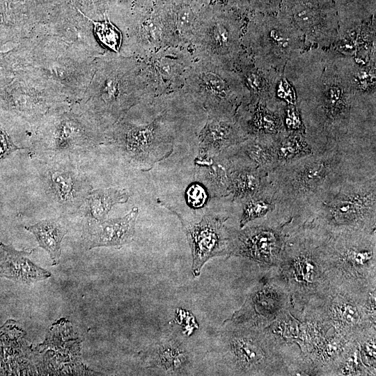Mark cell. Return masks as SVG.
I'll return each mask as SVG.
<instances>
[{
  "label": "cell",
  "mask_w": 376,
  "mask_h": 376,
  "mask_svg": "<svg viewBox=\"0 0 376 376\" xmlns=\"http://www.w3.org/2000/svg\"><path fill=\"white\" fill-rule=\"evenodd\" d=\"M352 56L311 47L290 58L283 72L313 150L375 148V70Z\"/></svg>",
  "instance_id": "obj_1"
},
{
  "label": "cell",
  "mask_w": 376,
  "mask_h": 376,
  "mask_svg": "<svg viewBox=\"0 0 376 376\" xmlns=\"http://www.w3.org/2000/svg\"><path fill=\"white\" fill-rule=\"evenodd\" d=\"M375 152V148L334 147L280 164L268 175L276 204L272 213L293 232L346 182L376 174Z\"/></svg>",
  "instance_id": "obj_2"
},
{
  "label": "cell",
  "mask_w": 376,
  "mask_h": 376,
  "mask_svg": "<svg viewBox=\"0 0 376 376\" xmlns=\"http://www.w3.org/2000/svg\"><path fill=\"white\" fill-rule=\"evenodd\" d=\"M147 121L139 123L127 114L106 130L104 138L119 148L126 159L141 171L150 170L167 158L174 141L189 116L203 107L182 89L148 97Z\"/></svg>",
  "instance_id": "obj_3"
},
{
  "label": "cell",
  "mask_w": 376,
  "mask_h": 376,
  "mask_svg": "<svg viewBox=\"0 0 376 376\" xmlns=\"http://www.w3.org/2000/svg\"><path fill=\"white\" fill-rule=\"evenodd\" d=\"M5 54L13 72H24L42 81L70 104L77 103L84 95L98 57L35 30Z\"/></svg>",
  "instance_id": "obj_4"
},
{
  "label": "cell",
  "mask_w": 376,
  "mask_h": 376,
  "mask_svg": "<svg viewBox=\"0 0 376 376\" xmlns=\"http://www.w3.org/2000/svg\"><path fill=\"white\" fill-rule=\"evenodd\" d=\"M151 96L140 61L107 52L97 58L94 75L77 105L105 131Z\"/></svg>",
  "instance_id": "obj_5"
},
{
  "label": "cell",
  "mask_w": 376,
  "mask_h": 376,
  "mask_svg": "<svg viewBox=\"0 0 376 376\" xmlns=\"http://www.w3.org/2000/svg\"><path fill=\"white\" fill-rule=\"evenodd\" d=\"M327 234L305 224L288 235L278 268L299 320L318 309L328 296L325 242Z\"/></svg>",
  "instance_id": "obj_6"
},
{
  "label": "cell",
  "mask_w": 376,
  "mask_h": 376,
  "mask_svg": "<svg viewBox=\"0 0 376 376\" xmlns=\"http://www.w3.org/2000/svg\"><path fill=\"white\" fill-rule=\"evenodd\" d=\"M219 345L223 366L235 375H288L290 360L301 352L297 344L281 342L266 328L230 320Z\"/></svg>",
  "instance_id": "obj_7"
},
{
  "label": "cell",
  "mask_w": 376,
  "mask_h": 376,
  "mask_svg": "<svg viewBox=\"0 0 376 376\" xmlns=\"http://www.w3.org/2000/svg\"><path fill=\"white\" fill-rule=\"evenodd\" d=\"M328 235L376 230V174L346 182L306 223Z\"/></svg>",
  "instance_id": "obj_8"
},
{
  "label": "cell",
  "mask_w": 376,
  "mask_h": 376,
  "mask_svg": "<svg viewBox=\"0 0 376 376\" xmlns=\"http://www.w3.org/2000/svg\"><path fill=\"white\" fill-rule=\"evenodd\" d=\"M182 90L203 107L207 115L235 116L249 101L250 94L232 68L203 59H194Z\"/></svg>",
  "instance_id": "obj_9"
},
{
  "label": "cell",
  "mask_w": 376,
  "mask_h": 376,
  "mask_svg": "<svg viewBox=\"0 0 376 376\" xmlns=\"http://www.w3.org/2000/svg\"><path fill=\"white\" fill-rule=\"evenodd\" d=\"M325 254L331 285L376 284V230L327 235Z\"/></svg>",
  "instance_id": "obj_10"
},
{
  "label": "cell",
  "mask_w": 376,
  "mask_h": 376,
  "mask_svg": "<svg viewBox=\"0 0 376 376\" xmlns=\"http://www.w3.org/2000/svg\"><path fill=\"white\" fill-rule=\"evenodd\" d=\"M242 46L257 68L281 73L290 58L306 49L303 38L289 24L266 15L249 19Z\"/></svg>",
  "instance_id": "obj_11"
},
{
  "label": "cell",
  "mask_w": 376,
  "mask_h": 376,
  "mask_svg": "<svg viewBox=\"0 0 376 376\" xmlns=\"http://www.w3.org/2000/svg\"><path fill=\"white\" fill-rule=\"evenodd\" d=\"M243 21L230 11L213 6L201 9L189 46L194 59H203L234 69L244 52Z\"/></svg>",
  "instance_id": "obj_12"
},
{
  "label": "cell",
  "mask_w": 376,
  "mask_h": 376,
  "mask_svg": "<svg viewBox=\"0 0 376 376\" xmlns=\"http://www.w3.org/2000/svg\"><path fill=\"white\" fill-rule=\"evenodd\" d=\"M331 285L322 305L313 313L327 321L334 330L349 340H357L370 327H376V315L366 306L371 287Z\"/></svg>",
  "instance_id": "obj_13"
},
{
  "label": "cell",
  "mask_w": 376,
  "mask_h": 376,
  "mask_svg": "<svg viewBox=\"0 0 376 376\" xmlns=\"http://www.w3.org/2000/svg\"><path fill=\"white\" fill-rule=\"evenodd\" d=\"M70 104L47 84L24 72H14L11 79L0 88V109L31 123Z\"/></svg>",
  "instance_id": "obj_14"
},
{
  "label": "cell",
  "mask_w": 376,
  "mask_h": 376,
  "mask_svg": "<svg viewBox=\"0 0 376 376\" xmlns=\"http://www.w3.org/2000/svg\"><path fill=\"white\" fill-rule=\"evenodd\" d=\"M278 17L300 35L306 48H331L338 40V17L328 0H285Z\"/></svg>",
  "instance_id": "obj_15"
},
{
  "label": "cell",
  "mask_w": 376,
  "mask_h": 376,
  "mask_svg": "<svg viewBox=\"0 0 376 376\" xmlns=\"http://www.w3.org/2000/svg\"><path fill=\"white\" fill-rule=\"evenodd\" d=\"M287 226L270 212L236 229L230 256L248 258L264 270L278 267L288 236Z\"/></svg>",
  "instance_id": "obj_16"
},
{
  "label": "cell",
  "mask_w": 376,
  "mask_h": 376,
  "mask_svg": "<svg viewBox=\"0 0 376 376\" xmlns=\"http://www.w3.org/2000/svg\"><path fill=\"white\" fill-rule=\"evenodd\" d=\"M265 271V274L230 320L266 328L286 311H292L290 293L278 267Z\"/></svg>",
  "instance_id": "obj_17"
},
{
  "label": "cell",
  "mask_w": 376,
  "mask_h": 376,
  "mask_svg": "<svg viewBox=\"0 0 376 376\" xmlns=\"http://www.w3.org/2000/svg\"><path fill=\"white\" fill-rule=\"evenodd\" d=\"M159 203L181 221L192 254L191 273L197 277L203 265L215 256H230L236 229L226 226L228 217L206 214L198 222H189L171 207Z\"/></svg>",
  "instance_id": "obj_18"
},
{
  "label": "cell",
  "mask_w": 376,
  "mask_h": 376,
  "mask_svg": "<svg viewBox=\"0 0 376 376\" xmlns=\"http://www.w3.org/2000/svg\"><path fill=\"white\" fill-rule=\"evenodd\" d=\"M152 96L182 89L194 58L187 47L167 46L139 59Z\"/></svg>",
  "instance_id": "obj_19"
},
{
  "label": "cell",
  "mask_w": 376,
  "mask_h": 376,
  "mask_svg": "<svg viewBox=\"0 0 376 376\" xmlns=\"http://www.w3.org/2000/svg\"><path fill=\"white\" fill-rule=\"evenodd\" d=\"M66 105L44 117L40 134L47 147L57 152H70L95 143L102 131L81 111H65Z\"/></svg>",
  "instance_id": "obj_20"
},
{
  "label": "cell",
  "mask_w": 376,
  "mask_h": 376,
  "mask_svg": "<svg viewBox=\"0 0 376 376\" xmlns=\"http://www.w3.org/2000/svg\"><path fill=\"white\" fill-rule=\"evenodd\" d=\"M118 26L123 33L120 55L141 59L168 46L160 7L125 17Z\"/></svg>",
  "instance_id": "obj_21"
},
{
  "label": "cell",
  "mask_w": 376,
  "mask_h": 376,
  "mask_svg": "<svg viewBox=\"0 0 376 376\" xmlns=\"http://www.w3.org/2000/svg\"><path fill=\"white\" fill-rule=\"evenodd\" d=\"M234 70L246 86L250 100L262 102L280 114L288 106L283 104L278 97V88L283 73L257 68L244 49L235 63Z\"/></svg>",
  "instance_id": "obj_22"
},
{
  "label": "cell",
  "mask_w": 376,
  "mask_h": 376,
  "mask_svg": "<svg viewBox=\"0 0 376 376\" xmlns=\"http://www.w3.org/2000/svg\"><path fill=\"white\" fill-rule=\"evenodd\" d=\"M168 46L189 47L201 9L198 0H166L161 6Z\"/></svg>",
  "instance_id": "obj_23"
},
{
  "label": "cell",
  "mask_w": 376,
  "mask_h": 376,
  "mask_svg": "<svg viewBox=\"0 0 376 376\" xmlns=\"http://www.w3.org/2000/svg\"><path fill=\"white\" fill-rule=\"evenodd\" d=\"M197 136L201 156L219 155L248 138L236 116L215 115H207Z\"/></svg>",
  "instance_id": "obj_24"
},
{
  "label": "cell",
  "mask_w": 376,
  "mask_h": 376,
  "mask_svg": "<svg viewBox=\"0 0 376 376\" xmlns=\"http://www.w3.org/2000/svg\"><path fill=\"white\" fill-rule=\"evenodd\" d=\"M276 137L267 134L249 136L228 148V152L235 161L252 166L269 175L280 165L276 152Z\"/></svg>",
  "instance_id": "obj_25"
},
{
  "label": "cell",
  "mask_w": 376,
  "mask_h": 376,
  "mask_svg": "<svg viewBox=\"0 0 376 376\" xmlns=\"http://www.w3.org/2000/svg\"><path fill=\"white\" fill-rule=\"evenodd\" d=\"M139 208L134 207L123 217L93 221L89 235V249L115 247L118 249L130 243L134 237Z\"/></svg>",
  "instance_id": "obj_26"
},
{
  "label": "cell",
  "mask_w": 376,
  "mask_h": 376,
  "mask_svg": "<svg viewBox=\"0 0 376 376\" xmlns=\"http://www.w3.org/2000/svg\"><path fill=\"white\" fill-rule=\"evenodd\" d=\"M236 118L248 137L260 135L276 136L284 132L281 115L256 100L243 103L237 109Z\"/></svg>",
  "instance_id": "obj_27"
},
{
  "label": "cell",
  "mask_w": 376,
  "mask_h": 376,
  "mask_svg": "<svg viewBox=\"0 0 376 376\" xmlns=\"http://www.w3.org/2000/svg\"><path fill=\"white\" fill-rule=\"evenodd\" d=\"M5 252V258L0 265V278H6L15 282L31 284L47 279L51 273L33 263L29 258L31 251H19L11 245L0 242Z\"/></svg>",
  "instance_id": "obj_28"
},
{
  "label": "cell",
  "mask_w": 376,
  "mask_h": 376,
  "mask_svg": "<svg viewBox=\"0 0 376 376\" xmlns=\"http://www.w3.org/2000/svg\"><path fill=\"white\" fill-rule=\"evenodd\" d=\"M230 161L228 193L232 202L239 203L266 189L269 184L267 173L252 166Z\"/></svg>",
  "instance_id": "obj_29"
},
{
  "label": "cell",
  "mask_w": 376,
  "mask_h": 376,
  "mask_svg": "<svg viewBox=\"0 0 376 376\" xmlns=\"http://www.w3.org/2000/svg\"><path fill=\"white\" fill-rule=\"evenodd\" d=\"M345 337L331 328L305 354L316 366L320 375H329V373L345 352L350 343Z\"/></svg>",
  "instance_id": "obj_30"
},
{
  "label": "cell",
  "mask_w": 376,
  "mask_h": 376,
  "mask_svg": "<svg viewBox=\"0 0 376 376\" xmlns=\"http://www.w3.org/2000/svg\"><path fill=\"white\" fill-rule=\"evenodd\" d=\"M48 184L53 196L63 205H75L83 197L81 178L68 166H54L49 169Z\"/></svg>",
  "instance_id": "obj_31"
},
{
  "label": "cell",
  "mask_w": 376,
  "mask_h": 376,
  "mask_svg": "<svg viewBox=\"0 0 376 376\" xmlns=\"http://www.w3.org/2000/svg\"><path fill=\"white\" fill-rule=\"evenodd\" d=\"M36 238L38 246L49 255L52 265L59 263L61 253V243L67 233L65 226L58 219H45L25 227Z\"/></svg>",
  "instance_id": "obj_32"
},
{
  "label": "cell",
  "mask_w": 376,
  "mask_h": 376,
  "mask_svg": "<svg viewBox=\"0 0 376 376\" xmlns=\"http://www.w3.org/2000/svg\"><path fill=\"white\" fill-rule=\"evenodd\" d=\"M128 198V192L119 187L92 190L86 196V214L92 221L104 220L115 205L125 203Z\"/></svg>",
  "instance_id": "obj_33"
},
{
  "label": "cell",
  "mask_w": 376,
  "mask_h": 376,
  "mask_svg": "<svg viewBox=\"0 0 376 376\" xmlns=\"http://www.w3.org/2000/svg\"><path fill=\"white\" fill-rule=\"evenodd\" d=\"M150 357L152 366H158L167 373H182L189 363L187 351L173 340L156 345Z\"/></svg>",
  "instance_id": "obj_34"
},
{
  "label": "cell",
  "mask_w": 376,
  "mask_h": 376,
  "mask_svg": "<svg viewBox=\"0 0 376 376\" xmlns=\"http://www.w3.org/2000/svg\"><path fill=\"white\" fill-rule=\"evenodd\" d=\"M236 203L241 207L239 228H243L253 221L265 217L276 208L269 184L266 189L259 194Z\"/></svg>",
  "instance_id": "obj_35"
},
{
  "label": "cell",
  "mask_w": 376,
  "mask_h": 376,
  "mask_svg": "<svg viewBox=\"0 0 376 376\" xmlns=\"http://www.w3.org/2000/svg\"><path fill=\"white\" fill-rule=\"evenodd\" d=\"M276 152L281 164L310 155L313 150L304 133L285 130L276 137Z\"/></svg>",
  "instance_id": "obj_36"
},
{
  "label": "cell",
  "mask_w": 376,
  "mask_h": 376,
  "mask_svg": "<svg viewBox=\"0 0 376 376\" xmlns=\"http://www.w3.org/2000/svg\"><path fill=\"white\" fill-rule=\"evenodd\" d=\"M370 375L363 365L357 340L350 343L332 367L329 376Z\"/></svg>",
  "instance_id": "obj_37"
},
{
  "label": "cell",
  "mask_w": 376,
  "mask_h": 376,
  "mask_svg": "<svg viewBox=\"0 0 376 376\" xmlns=\"http://www.w3.org/2000/svg\"><path fill=\"white\" fill-rule=\"evenodd\" d=\"M79 12L93 24L94 34L99 43L107 51L120 54L123 43V33L109 16L95 21L87 17L79 8Z\"/></svg>",
  "instance_id": "obj_38"
},
{
  "label": "cell",
  "mask_w": 376,
  "mask_h": 376,
  "mask_svg": "<svg viewBox=\"0 0 376 376\" xmlns=\"http://www.w3.org/2000/svg\"><path fill=\"white\" fill-rule=\"evenodd\" d=\"M362 363L370 375H376V327H370L357 340Z\"/></svg>",
  "instance_id": "obj_39"
},
{
  "label": "cell",
  "mask_w": 376,
  "mask_h": 376,
  "mask_svg": "<svg viewBox=\"0 0 376 376\" xmlns=\"http://www.w3.org/2000/svg\"><path fill=\"white\" fill-rule=\"evenodd\" d=\"M209 194L205 186L198 182L193 183L186 190V201L191 207L201 208L207 203Z\"/></svg>",
  "instance_id": "obj_40"
},
{
  "label": "cell",
  "mask_w": 376,
  "mask_h": 376,
  "mask_svg": "<svg viewBox=\"0 0 376 376\" xmlns=\"http://www.w3.org/2000/svg\"><path fill=\"white\" fill-rule=\"evenodd\" d=\"M22 149L17 146L6 130L0 125V162L11 153Z\"/></svg>",
  "instance_id": "obj_41"
},
{
  "label": "cell",
  "mask_w": 376,
  "mask_h": 376,
  "mask_svg": "<svg viewBox=\"0 0 376 376\" xmlns=\"http://www.w3.org/2000/svg\"><path fill=\"white\" fill-rule=\"evenodd\" d=\"M13 75V70L6 58L5 52L0 51V88L6 85Z\"/></svg>",
  "instance_id": "obj_42"
}]
</instances>
